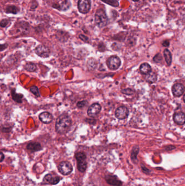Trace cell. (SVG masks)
<instances>
[{"label":"cell","instance_id":"1","mask_svg":"<svg viewBox=\"0 0 185 186\" xmlns=\"http://www.w3.org/2000/svg\"><path fill=\"white\" fill-rule=\"evenodd\" d=\"M72 125L71 118L67 114H61L57 119L55 130L58 133L64 134L69 131Z\"/></svg>","mask_w":185,"mask_h":186},{"label":"cell","instance_id":"2","mask_svg":"<svg viewBox=\"0 0 185 186\" xmlns=\"http://www.w3.org/2000/svg\"><path fill=\"white\" fill-rule=\"evenodd\" d=\"M95 21L98 27L103 28L108 24L109 19L104 8H99L95 15Z\"/></svg>","mask_w":185,"mask_h":186},{"label":"cell","instance_id":"3","mask_svg":"<svg viewBox=\"0 0 185 186\" xmlns=\"http://www.w3.org/2000/svg\"><path fill=\"white\" fill-rule=\"evenodd\" d=\"M75 157L77 161L78 169L80 172H84L87 169V167L86 156L85 153L82 152H77Z\"/></svg>","mask_w":185,"mask_h":186},{"label":"cell","instance_id":"4","mask_svg":"<svg viewBox=\"0 0 185 186\" xmlns=\"http://www.w3.org/2000/svg\"><path fill=\"white\" fill-rule=\"evenodd\" d=\"M91 0H79L78 2V8L82 14H87L91 9Z\"/></svg>","mask_w":185,"mask_h":186},{"label":"cell","instance_id":"5","mask_svg":"<svg viewBox=\"0 0 185 186\" xmlns=\"http://www.w3.org/2000/svg\"><path fill=\"white\" fill-rule=\"evenodd\" d=\"M106 64L110 70H116L120 68L121 64V61L118 56H112L108 59Z\"/></svg>","mask_w":185,"mask_h":186},{"label":"cell","instance_id":"6","mask_svg":"<svg viewBox=\"0 0 185 186\" xmlns=\"http://www.w3.org/2000/svg\"><path fill=\"white\" fill-rule=\"evenodd\" d=\"M58 168L59 172L64 175H68L70 174L73 170V167L72 164L69 162L67 161L61 162Z\"/></svg>","mask_w":185,"mask_h":186},{"label":"cell","instance_id":"7","mask_svg":"<svg viewBox=\"0 0 185 186\" xmlns=\"http://www.w3.org/2000/svg\"><path fill=\"white\" fill-rule=\"evenodd\" d=\"M105 180L106 182L112 186H122L123 183L116 175L107 174L105 176Z\"/></svg>","mask_w":185,"mask_h":186},{"label":"cell","instance_id":"8","mask_svg":"<svg viewBox=\"0 0 185 186\" xmlns=\"http://www.w3.org/2000/svg\"><path fill=\"white\" fill-rule=\"evenodd\" d=\"M35 52L39 56L42 58L48 57L50 55V50L47 47L40 45L36 47L35 49Z\"/></svg>","mask_w":185,"mask_h":186},{"label":"cell","instance_id":"9","mask_svg":"<svg viewBox=\"0 0 185 186\" xmlns=\"http://www.w3.org/2000/svg\"><path fill=\"white\" fill-rule=\"evenodd\" d=\"M129 115V110L125 106H121L118 107L115 112V116L120 120L125 119Z\"/></svg>","mask_w":185,"mask_h":186},{"label":"cell","instance_id":"10","mask_svg":"<svg viewBox=\"0 0 185 186\" xmlns=\"http://www.w3.org/2000/svg\"><path fill=\"white\" fill-rule=\"evenodd\" d=\"M101 111V106L98 103H95L90 106L87 110V114L91 117H93L99 113Z\"/></svg>","mask_w":185,"mask_h":186},{"label":"cell","instance_id":"11","mask_svg":"<svg viewBox=\"0 0 185 186\" xmlns=\"http://www.w3.org/2000/svg\"><path fill=\"white\" fill-rule=\"evenodd\" d=\"M171 91L174 96L176 97H180L184 93L185 87L181 83H177L173 86Z\"/></svg>","mask_w":185,"mask_h":186},{"label":"cell","instance_id":"12","mask_svg":"<svg viewBox=\"0 0 185 186\" xmlns=\"http://www.w3.org/2000/svg\"><path fill=\"white\" fill-rule=\"evenodd\" d=\"M174 122L177 125H182L185 123V115L184 113L182 112L175 113L173 117Z\"/></svg>","mask_w":185,"mask_h":186},{"label":"cell","instance_id":"13","mask_svg":"<svg viewBox=\"0 0 185 186\" xmlns=\"http://www.w3.org/2000/svg\"><path fill=\"white\" fill-rule=\"evenodd\" d=\"M39 119L43 123H49L52 122L53 117L50 113L44 112L39 115Z\"/></svg>","mask_w":185,"mask_h":186},{"label":"cell","instance_id":"14","mask_svg":"<svg viewBox=\"0 0 185 186\" xmlns=\"http://www.w3.org/2000/svg\"><path fill=\"white\" fill-rule=\"evenodd\" d=\"M60 178L58 176L53 177L51 174H47L44 177V181L51 184H57L59 182Z\"/></svg>","mask_w":185,"mask_h":186},{"label":"cell","instance_id":"15","mask_svg":"<svg viewBox=\"0 0 185 186\" xmlns=\"http://www.w3.org/2000/svg\"><path fill=\"white\" fill-rule=\"evenodd\" d=\"M41 144L38 142L30 143L27 146V149L32 152L41 150Z\"/></svg>","mask_w":185,"mask_h":186},{"label":"cell","instance_id":"16","mask_svg":"<svg viewBox=\"0 0 185 186\" xmlns=\"http://www.w3.org/2000/svg\"><path fill=\"white\" fill-rule=\"evenodd\" d=\"M71 6V2H70V0H64L61 3L60 5L56 7L55 8L59 9L60 11H66L70 8Z\"/></svg>","mask_w":185,"mask_h":186},{"label":"cell","instance_id":"17","mask_svg":"<svg viewBox=\"0 0 185 186\" xmlns=\"http://www.w3.org/2000/svg\"><path fill=\"white\" fill-rule=\"evenodd\" d=\"M140 149L138 146H133L132 151H131V159L132 161L134 163H136L137 162V155L139 152Z\"/></svg>","mask_w":185,"mask_h":186},{"label":"cell","instance_id":"18","mask_svg":"<svg viewBox=\"0 0 185 186\" xmlns=\"http://www.w3.org/2000/svg\"><path fill=\"white\" fill-rule=\"evenodd\" d=\"M146 80L147 82L149 83H153L157 80V75L154 72L150 71L148 74L146 75Z\"/></svg>","mask_w":185,"mask_h":186},{"label":"cell","instance_id":"19","mask_svg":"<svg viewBox=\"0 0 185 186\" xmlns=\"http://www.w3.org/2000/svg\"><path fill=\"white\" fill-rule=\"evenodd\" d=\"M140 70L141 73L142 74L147 75L151 71L152 68H151V66L149 64L144 63H143L141 65L140 68Z\"/></svg>","mask_w":185,"mask_h":186},{"label":"cell","instance_id":"20","mask_svg":"<svg viewBox=\"0 0 185 186\" xmlns=\"http://www.w3.org/2000/svg\"><path fill=\"white\" fill-rule=\"evenodd\" d=\"M164 57L165 58L166 63L168 66H171V62H172V56H171V52L168 49H166L163 51Z\"/></svg>","mask_w":185,"mask_h":186},{"label":"cell","instance_id":"21","mask_svg":"<svg viewBox=\"0 0 185 186\" xmlns=\"http://www.w3.org/2000/svg\"><path fill=\"white\" fill-rule=\"evenodd\" d=\"M6 12L7 13L17 14L19 12V9L16 6L9 5L6 7Z\"/></svg>","mask_w":185,"mask_h":186},{"label":"cell","instance_id":"22","mask_svg":"<svg viewBox=\"0 0 185 186\" xmlns=\"http://www.w3.org/2000/svg\"><path fill=\"white\" fill-rule=\"evenodd\" d=\"M11 95L13 97V99L14 101L18 103H21L22 102V98L23 96L21 94H18L15 93V90H13L11 92Z\"/></svg>","mask_w":185,"mask_h":186},{"label":"cell","instance_id":"23","mask_svg":"<svg viewBox=\"0 0 185 186\" xmlns=\"http://www.w3.org/2000/svg\"><path fill=\"white\" fill-rule=\"evenodd\" d=\"M102 2L106 3L108 5L114 7H118L119 6V2L117 0H101Z\"/></svg>","mask_w":185,"mask_h":186},{"label":"cell","instance_id":"24","mask_svg":"<svg viewBox=\"0 0 185 186\" xmlns=\"http://www.w3.org/2000/svg\"><path fill=\"white\" fill-rule=\"evenodd\" d=\"M25 70H26L27 71L29 72H34L36 70V64L33 63H27L25 64Z\"/></svg>","mask_w":185,"mask_h":186},{"label":"cell","instance_id":"25","mask_svg":"<svg viewBox=\"0 0 185 186\" xmlns=\"http://www.w3.org/2000/svg\"><path fill=\"white\" fill-rule=\"evenodd\" d=\"M87 65H88V68L90 70H93L96 68V65H97V62L95 59H90L88 60L87 62Z\"/></svg>","mask_w":185,"mask_h":186},{"label":"cell","instance_id":"26","mask_svg":"<svg viewBox=\"0 0 185 186\" xmlns=\"http://www.w3.org/2000/svg\"><path fill=\"white\" fill-rule=\"evenodd\" d=\"M30 91L34 95L37 97L40 96V94L38 88L36 86H32L30 88Z\"/></svg>","mask_w":185,"mask_h":186},{"label":"cell","instance_id":"27","mask_svg":"<svg viewBox=\"0 0 185 186\" xmlns=\"http://www.w3.org/2000/svg\"><path fill=\"white\" fill-rule=\"evenodd\" d=\"M162 60V56L160 53H158L157 55H155L153 58V60L157 63H160Z\"/></svg>","mask_w":185,"mask_h":186},{"label":"cell","instance_id":"28","mask_svg":"<svg viewBox=\"0 0 185 186\" xmlns=\"http://www.w3.org/2000/svg\"><path fill=\"white\" fill-rule=\"evenodd\" d=\"M11 129H12L11 126H7V125H5L1 127V131L3 132H6V133H8V132H11Z\"/></svg>","mask_w":185,"mask_h":186},{"label":"cell","instance_id":"29","mask_svg":"<svg viewBox=\"0 0 185 186\" xmlns=\"http://www.w3.org/2000/svg\"><path fill=\"white\" fill-rule=\"evenodd\" d=\"M122 92L123 94H127V95H132L133 93V90L131 89L130 88L125 89L123 90L122 91Z\"/></svg>","mask_w":185,"mask_h":186},{"label":"cell","instance_id":"30","mask_svg":"<svg viewBox=\"0 0 185 186\" xmlns=\"http://www.w3.org/2000/svg\"><path fill=\"white\" fill-rule=\"evenodd\" d=\"M87 104V101H79L77 103V106L78 108H83L85 107L86 104Z\"/></svg>","mask_w":185,"mask_h":186},{"label":"cell","instance_id":"31","mask_svg":"<svg viewBox=\"0 0 185 186\" xmlns=\"http://www.w3.org/2000/svg\"><path fill=\"white\" fill-rule=\"evenodd\" d=\"M8 20L7 19L2 20L0 22V26L2 27H5L7 26V25L8 24Z\"/></svg>","mask_w":185,"mask_h":186},{"label":"cell","instance_id":"32","mask_svg":"<svg viewBox=\"0 0 185 186\" xmlns=\"http://www.w3.org/2000/svg\"><path fill=\"white\" fill-rule=\"evenodd\" d=\"M141 169L142 170V172H144V174H149L150 172V171L149 170L145 167L143 164H141Z\"/></svg>","mask_w":185,"mask_h":186},{"label":"cell","instance_id":"33","mask_svg":"<svg viewBox=\"0 0 185 186\" xmlns=\"http://www.w3.org/2000/svg\"><path fill=\"white\" fill-rule=\"evenodd\" d=\"M79 38L82 40V41H83L84 42H87V41L89 40V38L86 36L83 35V34H80Z\"/></svg>","mask_w":185,"mask_h":186},{"label":"cell","instance_id":"34","mask_svg":"<svg viewBox=\"0 0 185 186\" xmlns=\"http://www.w3.org/2000/svg\"><path fill=\"white\" fill-rule=\"evenodd\" d=\"M175 148H176V147L174 146L173 145H168V146H166L165 149L167 151H171L174 150Z\"/></svg>","mask_w":185,"mask_h":186},{"label":"cell","instance_id":"35","mask_svg":"<svg viewBox=\"0 0 185 186\" xmlns=\"http://www.w3.org/2000/svg\"><path fill=\"white\" fill-rule=\"evenodd\" d=\"M7 47H8V44L0 45V51H2L3 50H5Z\"/></svg>","mask_w":185,"mask_h":186},{"label":"cell","instance_id":"36","mask_svg":"<svg viewBox=\"0 0 185 186\" xmlns=\"http://www.w3.org/2000/svg\"><path fill=\"white\" fill-rule=\"evenodd\" d=\"M169 44H170V43L169 40H167L163 41L162 43V45L165 47H168L169 46Z\"/></svg>","mask_w":185,"mask_h":186},{"label":"cell","instance_id":"37","mask_svg":"<svg viewBox=\"0 0 185 186\" xmlns=\"http://www.w3.org/2000/svg\"><path fill=\"white\" fill-rule=\"evenodd\" d=\"M4 159H5V156L3 155V153L1 152H0V162L3 161Z\"/></svg>","mask_w":185,"mask_h":186},{"label":"cell","instance_id":"38","mask_svg":"<svg viewBox=\"0 0 185 186\" xmlns=\"http://www.w3.org/2000/svg\"><path fill=\"white\" fill-rule=\"evenodd\" d=\"M132 1H133V2H138V1H139L140 0H132Z\"/></svg>","mask_w":185,"mask_h":186}]
</instances>
